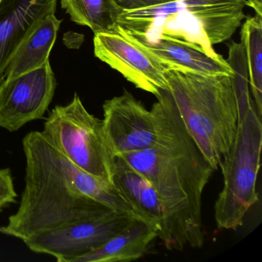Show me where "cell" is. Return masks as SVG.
I'll use <instances>...</instances> for the list:
<instances>
[{
  "instance_id": "obj_18",
  "label": "cell",
  "mask_w": 262,
  "mask_h": 262,
  "mask_svg": "<svg viewBox=\"0 0 262 262\" xmlns=\"http://www.w3.org/2000/svg\"><path fill=\"white\" fill-rule=\"evenodd\" d=\"M17 197L11 169L0 168V213L12 204L16 203Z\"/></svg>"
},
{
  "instance_id": "obj_11",
  "label": "cell",
  "mask_w": 262,
  "mask_h": 262,
  "mask_svg": "<svg viewBox=\"0 0 262 262\" xmlns=\"http://www.w3.org/2000/svg\"><path fill=\"white\" fill-rule=\"evenodd\" d=\"M58 0H0V82L18 49L47 16Z\"/></svg>"
},
{
  "instance_id": "obj_4",
  "label": "cell",
  "mask_w": 262,
  "mask_h": 262,
  "mask_svg": "<svg viewBox=\"0 0 262 262\" xmlns=\"http://www.w3.org/2000/svg\"><path fill=\"white\" fill-rule=\"evenodd\" d=\"M171 93L184 123L215 171L234 142L239 110L233 76H203L166 70Z\"/></svg>"
},
{
  "instance_id": "obj_12",
  "label": "cell",
  "mask_w": 262,
  "mask_h": 262,
  "mask_svg": "<svg viewBox=\"0 0 262 262\" xmlns=\"http://www.w3.org/2000/svg\"><path fill=\"white\" fill-rule=\"evenodd\" d=\"M131 37L159 61L165 70L203 76H232L234 74L232 69L222 56L213 57L201 47L182 39L162 36L154 42H142Z\"/></svg>"
},
{
  "instance_id": "obj_16",
  "label": "cell",
  "mask_w": 262,
  "mask_h": 262,
  "mask_svg": "<svg viewBox=\"0 0 262 262\" xmlns=\"http://www.w3.org/2000/svg\"><path fill=\"white\" fill-rule=\"evenodd\" d=\"M71 20L88 27L94 34L113 31L123 10L116 0H61Z\"/></svg>"
},
{
  "instance_id": "obj_13",
  "label": "cell",
  "mask_w": 262,
  "mask_h": 262,
  "mask_svg": "<svg viewBox=\"0 0 262 262\" xmlns=\"http://www.w3.org/2000/svg\"><path fill=\"white\" fill-rule=\"evenodd\" d=\"M156 225L135 217L103 245L75 262H128L143 257L159 236Z\"/></svg>"
},
{
  "instance_id": "obj_8",
  "label": "cell",
  "mask_w": 262,
  "mask_h": 262,
  "mask_svg": "<svg viewBox=\"0 0 262 262\" xmlns=\"http://www.w3.org/2000/svg\"><path fill=\"white\" fill-rule=\"evenodd\" d=\"M56 85L50 61L40 68L0 82V128L14 133L29 122L43 119Z\"/></svg>"
},
{
  "instance_id": "obj_14",
  "label": "cell",
  "mask_w": 262,
  "mask_h": 262,
  "mask_svg": "<svg viewBox=\"0 0 262 262\" xmlns=\"http://www.w3.org/2000/svg\"><path fill=\"white\" fill-rule=\"evenodd\" d=\"M113 185L133 206L138 217L156 225L159 234L164 213L159 197L146 179L120 155L115 159Z\"/></svg>"
},
{
  "instance_id": "obj_20",
  "label": "cell",
  "mask_w": 262,
  "mask_h": 262,
  "mask_svg": "<svg viewBox=\"0 0 262 262\" xmlns=\"http://www.w3.org/2000/svg\"><path fill=\"white\" fill-rule=\"evenodd\" d=\"M247 6L251 7L256 14L262 16V0H246Z\"/></svg>"
},
{
  "instance_id": "obj_19",
  "label": "cell",
  "mask_w": 262,
  "mask_h": 262,
  "mask_svg": "<svg viewBox=\"0 0 262 262\" xmlns=\"http://www.w3.org/2000/svg\"><path fill=\"white\" fill-rule=\"evenodd\" d=\"M173 0H116L119 7L123 11L140 10L154 6L171 2Z\"/></svg>"
},
{
  "instance_id": "obj_10",
  "label": "cell",
  "mask_w": 262,
  "mask_h": 262,
  "mask_svg": "<svg viewBox=\"0 0 262 262\" xmlns=\"http://www.w3.org/2000/svg\"><path fill=\"white\" fill-rule=\"evenodd\" d=\"M104 129L115 155L151 146L156 139V118L132 93L108 99L102 105Z\"/></svg>"
},
{
  "instance_id": "obj_9",
  "label": "cell",
  "mask_w": 262,
  "mask_h": 262,
  "mask_svg": "<svg viewBox=\"0 0 262 262\" xmlns=\"http://www.w3.org/2000/svg\"><path fill=\"white\" fill-rule=\"evenodd\" d=\"M93 43L96 57L136 88L156 97L162 90H169L165 67L118 26L113 31L95 34Z\"/></svg>"
},
{
  "instance_id": "obj_15",
  "label": "cell",
  "mask_w": 262,
  "mask_h": 262,
  "mask_svg": "<svg viewBox=\"0 0 262 262\" xmlns=\"http://www.w3.org/2000/svg\"><path fill=\"white\" fill-rule=\"evenodd\" d=\"M62 21L56 15L47 16L26 39L12 58L4 79H11L33 71L50 61Z\"/></svg>"
},
{
  "instance_id": "obj_6",
  "label": "cell",
  "mask_w": 262,
  "mask_h": 262,
  "mask_svg": "<svg viewBox=\"0 0 262 262\" xmlns=\"http://www.w3.org/2000/svg\"><path fill=\"white\" fill-rule=\"evenodd\" d=\"M42 133L78 168L113 185L116 155L103 122L89 113L76 93L70 103L50 111Z\"/></svg>"
},
{
  "instance_id": "obj_3",
  "label": "cell",
  "mask_w": 262,
  "mask_h": 262,
  "mask_svg": "<svg viewBox=\"0 0 262 262\" xmlns=\"http://www.w3.org/2000/svg\"><path fill=\"white\" fill-rule=\"evenodd\" d=\"M246 0H173L166 4L122 11L117 26L142 42L170 36L221 57L214 45L228 40L245 18Z\"/></svg>"
},
{
  "instance_id": "obj_2",
  "label": "cell",
  "mask_w": 262,
  "mask_h": 262,
  "mask_svg": "<svg viewBox=\"0 0 262 262\" xmlns=\"http://www.w3.org/2000/svg\"><path fill=\"white\" fill-rule=\"evenodd\" d=\"M25 186L17 211L0 232L27 240L58 227L94 219L112 211L138 217L114 185L78 168L53 146L42 131L23 139Z\"/></svg>"
},
{
  "instance_id": "obj_5",
  "label": "cell",
  "mask_w": 262,
  "mask_h": 262,
  "mask_svg": "<svg viewBox=\"0 0 262 262\" xmlns=\"http://www.w3.org/2000/svg\"><path fill=\"white\" fill-rule=\"evenodd\" d=\"M261 148V118L253 102L239 119L232 145L219 165L223 187L214 204V219L219 228H240L248 210L258 201L256 185Z\"/></svg>"
},
{
  "instance_id": "obj_7",
  "label": "cell",
  "mask_w": 262,
  "mask_h": 262,
  "mask_svg": "<svg viewBox=\"0 0 262 262\" xmlns=\"http://www.w3.org/2000/svg\"><path fill=\"white\" fill-rule=\"evenodd\" d=\"M136 216L112 211L94 219L38 233L24 241L34 253L48 254L58 262H75L103 245Z\"/></svg>"
},
{
  "instance_id": "obj_1",
  "label": "cell",
  "mask_w": 262,
  "mask_h": 262,
  "mask_svg": "<svg viewBox=\"0 0 262 262\" xmlns=\"http://www.w3.org/2000/svg\"><path fill=\"white\" fill-rule=\"evenodd\" d=\"M153 104L156 139L151 146L120 154L151 184L164 222L158 238L167 249L199 248L205 242L202 194L214 170L184 123L171 93L162 90Z\"/></svg>"
},
{
  "instance_id": "obj_17",
  "label": "cell",
  "mask_w": 262,
  "mask_h": 262,
  "mask_svg": "<svg viewBox=\"0 0 262 262\" xmlns=\"http://www.w3.org/2000/svg\"><path fill=\"white\" fill-rule=\"evenodd\" d=\"M241 40L248 66L249 86L258 116L262 114V16L255 14L245 19Z\"/></svg>"
}]
</instances>
